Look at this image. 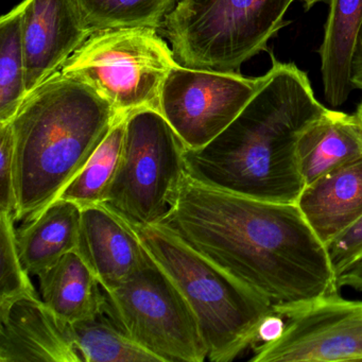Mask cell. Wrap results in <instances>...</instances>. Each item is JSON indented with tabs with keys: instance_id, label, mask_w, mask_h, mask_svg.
<instances>
[{
	"instance_id": "cell-1",
	"label": "cell",
	"mask_w": 362,
	"mask_h": 362,
	"mask_svg": "<svg viewBox=\"0 0 362 362\" xmlns=\"http://www.w3.org/2000/svg\"><path fill=\"white\" fill-rule=\"evenodd\" d=\"M160 224L273 305L340 291L327 249L296 203L223 192L186 175Z\"/></svg>"
},
{
	"instance_id": "cell-2",
	"label": "cell",
	"mask_w": 362,
	"mask_h": 362,
	"mask_svg": "<svg viewBox=\"0 0 362 362\" xmlns=\"http://www.w3.org/2000/svg\"><path fill=\"white\" fill-rule=\"evenodd\" d=\"M271 59L259 90L234 122L204 147L186 149V175L223 192L296 203L305 187L298 139L328 109L305 71Z\"/></svg>"
},
{
	"instance_id": "cell-3",
	"label": "cell",
	"mask_w": 362,
	"mask_h": 362,
	"mask_svg": "<svg viewBox=\"0 0 362 362\" xmlns=\"http://www.w3.org/2000/svg\"><path fill=\"white\" fill-rule=\"evenodd\" d=\"M120 116L90 86L61 71L27 95L9 122L16 223L33 220L58 200Z\"/></svg>"
},
{
	"instance_id": "cell-4",
	"label": "cell",
	"mask_w": 362,
	"mask_h": 362,
	"mask_svg": "<svg viewBox=\"0 0 362 362\" xmlns=\"http://www.w3.org/2000/svg\"><path fill=\"white\" fill-rule=\"evenodd\" d=\"M152 258L192 307L207 347V359L230 362L258 342L273 304L188 245L163 224L134 226Z\"/></svg>"
},
{
	"instance_id": "cell-5",
	"label": "cell",
	"mask_w": 362,
	"mask_h": 362,
	"mask_svg": "<svg viewBox=\"0 0 362 362\" xmlns=\"http://www.w3.org/2000/svg\"><path fill=\"white\" fill-rule=\"evenodd\" d=\"M296 0H177L162 27L180 64L240 73L281 28Z\"/></svg>"
},
{
	"instance_id": "cell-6",
	"label": "cell",
	"mask_w": 362,
	"mask_h": 362,
	"mask_svg": "<svg viewBox=\"0 0 362 362\" xmlns=\"http://www.w3.org/2000/svg\"><path fill=\"white\" fill-rule=\"evenodd\" d=\"M177 63L156 29H111L93 33L61 71L88 84L119 115L128 116L160 109L163 84Z\"/></svg>"
},
{
	"instance_id": "cell-7",
	"label": "cell",
	"mask_w": 362,
	"mask_h": 362,
	"mask_svg": "<svg viewBox=\"0 0 362 362\" xmlns=\"http://www.w3.org/2000/svg\"><path fill=\"white\" fill-rule=\"evenodd\" d=\"M185 151L158 110L129 114L122 158L105 204L133 226L160 224L186 175Z\"/></svg>"
},
{
	"instance_id": "cell-8",
	"label": "cell",
	"mask_w": 362,
	"mask_h": 362,
	"mask_svg": "<svg viewBox=\"0 0 362 362\" xmlns=\"http://www.w3.org/2000/svg\"><path fill=\"white\" fill-rule=\"evenodd\" d=\"M105 293V305L116 321L160 362L207 359V347L192 307L151 256L130 279Z\"/></svg>"
},
{
	"instance_id": "cell-9",
	"label": "cell",
	"mask_w": 362,
	"mask_h": 362,
	"mask_svg": "<svg viewBox=\"0 0 362 362\" xmlns=\"http://www.w3.org/2000/svg\"><path fill=\"white\" fill-rule=\"evenodd\" d=\"M285 319L281 337L253 347L252 362L362 360V300L339 292L311 300L274 304Z\"/></svg>"
},
{
	"instance_id": "cell-10",
	"label": "cell",
	"mask_w": 362,
	"mask_h": 362,
	"mask_svg": "<svg viewBox=\"0 0 362 362\" xmlns=\"http://www.w3.org/2000/svg\"><path fill=\"white\" fill-rule=\"evenodd\" d=\"M264 76L189 69L177 63L163 84L158 111L186 149H199L223 132L259 90Z\"/></svg>"
},
{
	"instance_id": "cell-11",
	"label": "cell",
	"mask_w": 362,
	"mask_h": 362,
	"mask_svg": "<svg viewBox=\"0 0 362 362\" xmlns=\"http://www.w3.org/2000/svg\"><path fill=\"white\" fill-rule=\"evenodd\" d=\"M21 7L28 95L60 71L92 33L75 0H24Z\"/></svg>"
},
{
	"instance_id": "cell-12",
	"label": "cell",
	"mask_w": 362,
	"mask_h": 362,
	"mask_svg": "<svg viewBox=\"0 0 362 362\" xmlns=\"http://www.w3.org/2000/svg\"><path fill=\"white\" fill-rule=\"evenodd\" d=\"M76 252L107 292L130 279L150 257L135 226L105 203L81 209Z\"/></svg>"
},
{
	"instance_id": "cell-13",
	"label": "cell",
	"mask_w": 362,
	"mask_h": 362,
	"mask_svg": "<svg viewBox=\"0 0 362 362\" xmlns=\"http://www.w3.org/2000/svg\"><path fill=\"white\" fill-rule=\"evenodd\" d=\"M0 362H82L71 324L41 298L16 300L0 310Z\"/></svg>"
},
{
	"instance_id": "cell-14",
	"label": "cell",
	"mask_w": 362,
	"mask_h": 362,
	"mask_svg": "<svg viewBox=\"0 0 362 362\" xmlns=\"http://www.w3.org/2000/svg\"><path fill=\"white\" fill-rule=\"evenodd\" d=\"M296 204L327 247L362 216V156L305 186Z\"/></svg>"
},
{
	"instance_id": "cell-15",
	"label": "cell",
	"mask_w": 362,
	"mask_h": 362,
	"mask_svg": "<svg viewBox=\"0 0 362 362\" xmlns=\"http://www.w3.org/2000/svg\"><path fill=\"white\" fill-rule=\"evenodd\" d=\"M80 222L81 207L58 199L16 228L18 255L30 276H39L63 256L77 251Z\"/></svg>"
},
{
	"instance_id": "cell-16",
	"label": "cell",
	"mask_w": 362,
	"mask_h": 362,
	"mask_svg": "<svg viewBox=\"0 0 362 362\" xmlns=\"http://www.w3.org/2000/svg\"><path fill=\"white\" fill-rule=\"evenodd\" d=\"M328 7L319 56L326 103L339 107L354 90L351 65L362 30V0H328Z\"/></svg>"
},
{
	"instance_id": "cell-17",
	"label": "cell",
	"mask_w": 362,
	"mask_h": 362,
	"mask_svg": "<svg viewBox=\"0 0 362 362\" xmlns=\"http://www.w3.org/2000/svg\"><path fill=\"white\" fill-rule=\"evenodd\" d=\"M362 156V132L355 115L329 110L300 135L298 163L305 186Z\"/></svg>"
},
{
	"instance_id": "cell-18",
	"label": "cell",
	"mask_w": 362,
	"mask_h": 362,
	"mask_svg": "<svg viewBox=\"0 0 362 362\" xmlns=\"http://www.w3.org/2000/svg\"><path fill=\"white\" fill-rule=\"evenodd\" d=\"M37 279L44 304L66 323L90 319L103 308L105 290L77 252L63 256Z\"/></svg>"
},
{
	"instance_id": "cell-19",
	"label": "cell",
	"mask_w": 362,
	"mask_h": 362,
	"mask_svg": "<svg viewBox=\"0 0 362 362\" xmlns=\"http://www.w3.org/2000/svg\"><path fill=\"white\" fill-rule=\"evenodd\" d=\"M71 330L82 362H160L127 334L105 300L97 315L71 324Z\"/></svg>"
},
{
	"instance_id": "cell-20",
	"label": "cell",
	"mask_w": 362,
	"mask_h": 362,
	"mask_svg": "<svg viewBox=\"0 0 362 362\" xmlns=\"http://www.w3.org/2000/svg\"><path fill=\"white\" fill-rule=\"evenodd\" d=\"M127 116H120L82 170L64 188L59 199L78 206L105 203L115 179L124 149Z\"/></svg>"
},
{
	"instance_id": "cell-21",
	"label": "cell",
	"mask_w": 362,
	"mask_h": 362,
	"mask_svg": "<svg viewBox=\"0 0 362 362\" xmlns=\"http://www.w3.org/2000/svg\"><path fill=\"white\" fill-rule=\"evenodd\" d=\"M90 33L162 27L177 0H75Z\"/></svg>"
},
{
	"instance_id": "cell-22",
	"label": "cell",
	"mask_w": 362,
	"mask_h": 362,
	"mask_svg": "<svg viewBox=\"0 0 362 362\" xmlns=\"http://www.w3.org/2000/svg\"><path fill=\"white\" fill-rule=\"evenodd\" d=\"M27 96L22 7L0 20V124L9 122Z\"/></svg>"
},
{
	"instance_id": "cell-23",
	"label": "cell",
	"mask_w": 362,
	"mask_h": 362,
	"mask_svg": "<svg viewBox=\"0 0 362 362\" xmlns=\"http://www.w3.org/2000/svg\"><path fill=\"white\" fill-rule=\"evenodd\" d=\"M0 310L22 298H40L18 255L16 221L11 214L0 213Z\"/></svg>"
},
{
	"instance_id": "cell-24",
	"label": "cell",
	"mask_w": 362,
	"mask_h": 362,
	"mask_svg": "<svg viewBox=\"0 0 362 362\" xmlns=\"http://www.w3.org/2000/svg\"><path fill=\"white\" fill-rule=\"evenodd\" d=\"M16 209L13 130L5 122L0 124V213L14 215Z\"/></svg>"
},
{
	"instance_id": "cell-25",
	"label": "cell",
	"mask_w": 362,
	"mask_h": 362,
	"mask_svg": "<svg viewBox=\"0 0 362 362\" xmlns=\"http://www.w3.org/2000/svg\"><path fill=\"white\" fill-rule=\"evenodd\" d=\"M337 275L362 258V216L326 247Z\"/></svg>"
},
{
	"instance_id": "cell-26",
	"label": "cell",
	"mask_w": 362,
	"mask_h": 362,
	"mask_svg": "<svg viewBox=\"0 0 362 362\" xmlns=\"http://www.w3.org/2000/svg\"><path fill=\"white\" fill-rule=\"evenodd\" d=\"M285 329V319L273 313L264 319L258 332V342H269L281 337Z\"/></svg>"
},
{
	"instance_id": "cell-27",
	"label": "cell",
	"mask_w": 362,
	"mask_h": 362,
	"mask_svg": "<svg viewBox=\"0 0 362 362\" xmlns=\"http://www.w3.org/2000/svg\"><path fill=\"white\" fill-rule=\"evenodd\" d=\"M337 283L340 288L349 287L362 291V258L340 273L337 276Z\"/></svg>"
},
{
	"instance_id": "cell-28",
	"label": "cell",
	"mask_w": 362,
	"mask_h": 362,
	"mask_svg": "<svg viewBox=\"0 0 362 362\" xmlns=\"http://www.w3.org/2000/svg\"><path fill=\"white\" fill-rule=\"evenodd\" d=\"M351 81L354 90H359L362 92V30L351 59Z\"/></svg>"
},
{
	"instance_id": "cell-29",
	"label": "cell",
	"mask_w": 362,
	"mask_h": 362,
	"mask_svg": "<svg viewBox=\"0 0 362 362\" xmlns=\"http://www.w3.org/2000/svg\"><path fill=\"white\" fill-rule=\"evenodd\" d=\"M296 1H300V3H303V5H304L305 9L309 10L310 8H313V6L321 3V1H324V0H296Z\"/></svg>"
},
{
	"instance_id": "cell-30",
	"label": "cell",
	"mask_w": 362,
	"mask_h": 362,
	"mask_svg": "<svg viewBox=\"0 0 362 362\" xmlns=\"http://www.w3.org/2000/svg\"><path fill=\"white\" fill-rule=\"evenodd\" d=\"M356 119H357L358 124H359L360 129L362 132V101L358 105L357 109H356L355 114Z\"/></svg>"
}]
</instances>
